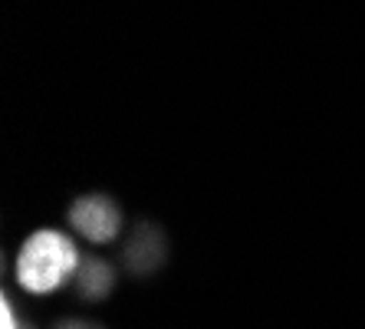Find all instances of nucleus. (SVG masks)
I'll list each match as a JSON object with an SVG mask.
<instances>
[{"label": "nucleus", "instance_id": "7ed1b4c3", "mask_svg": "<svg viewBox=\"0 0 365 329\" xmlns=\"http://www.w3.org/2000/svg\"><path fill=\"white\" fill-rule=\"evenodd\" d=\"M79 283H83V293H89V296L106 293V290H109V283H112L109 267H106V263H99V260L83 263V267H79Z\"/></svg>", "mask_w": 365, "mask_h": 329}, {"label": "nucleus", "instance_id": "20e7f679", "mask_svg": "<svg viewBox=\"0 0 365 329\" xmlns=\"http://www.w3.org/2000/svg\"><path fill=\"white\" fill-rule=\"evenodd\" d=\"M0 323H4V329H17V320H14V306H10V300H4V303H0Z\"/></svg>", "mask_w": 365, "mask_h": 329}, {"label": "nucleus", "instance_id": "f257e3e1", "mask_svg": "<svg viewBox=\"0 0 365 329\" xmlns=\"http://www.w3.org/2000/svg\"><path fill=\"white\" fill-rule=\"evenodd\" d=\"M79 250L63 231H36L24 241L17 253V283L34 296L53 293L73 277H79Z\"/></svg>", "mask_w": 365, "mask_h": 329}, {"label": "nucleus", "instance_id": "f03ea898", "mask_svg": "<svg viewBox=\"0 0 365 329\" xmlns=\"http://www.w3.org/2000/svg\"><path fill=\"white\" fill-rule=\"evenodd\" d=\"M69 224H73L86 241H93V244H109V241H115V234L122 231V214L109 198L89 194V198H79V201L69 208Z\"/></svg>", "mask_w": 365, "mask_h": 329}]
</instances>
